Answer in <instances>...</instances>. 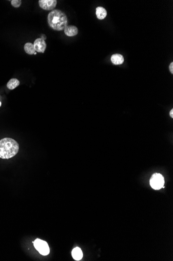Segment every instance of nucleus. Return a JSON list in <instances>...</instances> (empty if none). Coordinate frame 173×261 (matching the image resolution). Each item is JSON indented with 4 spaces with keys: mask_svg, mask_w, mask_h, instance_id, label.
Listing matches in <instances>:
<instances>
[{
    "mask_svg": "<svg viewBox=\"0 0 173 261\" xmlns=\"http://www.w3.org/2000/svg\"><path fill=\"white\" fill-rule=\"evenodd\" d=\"M19 144L14 139L5 138L0 140V158L9 159L15 157L19 151Z\"/></svg>",
    "mask_w": 173,
    "mask_h": 261,
    "instance_id": "1",
    "label": "nucleus"
},
{
    "mask_svg": "<svg viewBox=\"0 0 173 261\" xmlns=\"http://www.w3.org/2000/svg\"><path fill=\"white\" fill-rule=\"evenodd\" d=\"M48 23L52 29L61 31L67 26V16L62 11L54 10L48 14Z\"/></svg>",
    "mask_w": 173,
    "mask_h": 261,
    "instance_id": "2",
    "label": "nucleus"
},
{
    "mask_svg": "<svg viewBox=\"0 0 173 261\" xmlns=\"http://www.w3.org/2000/svg\"><path fill=\"white\" fill-rule=\"evenodd\" d=\"M164 178L163 176L160 174H154L150 179V185L153 189L159 190L162 188H164Z\"/></svg>",
    "mask_w": 173,
    "mask_h": 261,
    "instance_id": "3",
    "label": "nucleus"
},
{
    "mask_svg": "<svg viewBox=\"0 0 173 261\" xmlns=\"http://www.w3.org/2000/svg\"><path fill=\"white\" fill-rule=\"evenodd\" d=\"M33 243L35 248L43 256H47L49 254L50 249L49 245L46 241L39 239H36Z\"/></svg>",
    "mask_w": 173,
    "mask_h": 261,
    "instance_id": "4",
    "label": "nucleus"
},
{
    "mask_svg": "<svg viewBox=\"0 0 173 261\" xmlns=\"http://www.w3.org/2000/svg\"><path fill=\"white\" fill-rule=\"evenodd\" d=\"M39 5L43 10L50 11L54 10L57 5L56 0H39Z\"/></svg>",
    "mask_w": 173,
    "mask_h": 261,
    "instance_id": "5",
    "label": "nucleus"
},
{
    "mask_svg": "<svg viewBox=\"0 0 173 261\" xmlns=\"http://www.w3.org/2000/svg\"><path fill=\"white\" fill-rule=\"evenodd\" d=\"M34 47L36 52L39 53H44L46 49L47 45L44 40L38 38L35 40L34 42Z\"/></svg>",
    "mask_w": 173,
    "mask_h": 261,
    "instance_id": "6",
    "label": "nucleus"
},
{
    "mask_svg": "<svg viewBox=\"0 0 173 261\" xmlns=\"http://www.w3.org/2000/svg\"><path fill=\"white\" fill-rule=\"evenodd\" d=\"M64 33L67 36L73 37L78 34V29L75 26H67L65 28Z\"/></svg>",
    "mask_w": 173,
    "mask_h": 261,
    "instance_id": "7",
    "label": "nucleus"
},
{
    "mask_svg": "<svg viewBox=\"0 0 173 261\" xmlns=\"http://www.w3.org/2000/svg\"><path fill=\"white\" fill-rule=\"evenodd\" d=\"M124 58L120 54H115L111 56V62L114 65H121L124 62Z\"/></svg>",
    "mask_w": 173,
    "mask_h": 261,
    "instance_id": "8",
    "label": "nucleus"
},
{
    "mask_svg": "<svg viewBox=\"0 0 173 261\" xmlns=\"http://www.w3.org/2000/svg\"><path fill=\"white\" fill-rule=\"evenodd\" d=\"M96 15L100 20L104 19L107 16L106 9L102 6H98L96 8Z\"/></svg>",
    "mask_w": 173,
    "mask_h": 261,
    "instance_id": "9",
    "label": "nucleus"
},
{
    "mask_svg": "<svg viewBox=\"0 0 173 261\" xmlns=\"http://www.w3.org/2000/svg\"><path fill=\"white\" fill-rule=\"evenodd\" d=\"M73 258L76 261H79L83 258V253L81 250L78 247L75 248L72 252Z\"/></svg>",
    "mask_w": 173,
    "mask_h": 261,
    "instance_id": "10",
    "label": "nucleus"
},
{
    "mask_svg": "<svg viewBox=\"0 0 173 261\" xmlns=\"http://www.w3.org/2000/svg\"><path fill=\"white\" fill-rule=\"evenodd\" d=\"M20 82L18 79L16 78H12L8 82L7 84V87L10 90H13L19 85Z\"/></svg>",
    "mask_w": 173,
    "mask_h": 261,
    "instance_id": "11",
    "label": "nucleus"
},
{
    "mask_svg": "<svg viewBox=\"0 0 173 261\" xmlns=\"http://www.w3.org/2000/svg\"><path fill=\"white\" fill-rule=\"evenodd\" d=\"M24 51L27 54H30V55H32L34 54V53L35 52V50L34 47V45L32 43H26L24 45Z\"/></svg>",
    "mask_w": 173,
    "mask_h": 261,
    "instance_id": "12",
    "label": "nucleus"
},
{
    "mask_svg": "<svg viewBox=\"0 0 173 261\" xmlns=\"http://www.w3.org/2000/svg\"><path fill=\"white\" fill-rule=\"evenodd\" d=\"M11 4L12 6L15 8H19L21 4V1L20 0H13L11 1Z\"/></svg>",
    "mask_w": 173,
    "mask_h": 261,
    "instance_id": "13",
    "label": "nucleus"
},
{
    "mask_svg": "<svg viewBox=\"0 0 173 261\" xmlns=\"http://www.w3.org/2000/svg\"><path fill=\"white\" fill-rule=\"evenodd\" d=\"M169 69H170V71H171V73H173V62H172L171 64L170 65Z\"/></svg>",
    "mask_w": 173,
    "mask_h": 261,
    "instance_id": "14",
    "label": "nucleus"
},
{
    "mask_svg": "<svg viewBox=\"0 0 173 261\" xmlns=\"http://www.w3.org/2000/svg\"><path fill=\"white\" fill-rule=\"evenodd\" d=\"M41 39L44 40L46 39V35H45V34H41Z\"/></svg>",
    "mask_w": 173,
    "mask_h": 261,
    "instance_id": "15",
    "label": "nucleus"
},
{
    "mask_svg": "<svg viewBox=\"0 0 173 261\" xmlns=\"http://www.w3.org/2000/svg\"><path fill=\"white\" fill-rule=\"evenodd\" d=\"M170 115L171 116V117L173 118V109L171 110L170 113Z\"/></svg>",
    "mask_w": 173,
    "mask_h": 261,
    "instance_id": "16",
    "label": "nucleus"
},
{
    "mask_svg": "<svg viewBox=\"0 0 173 261\" xmlns=\"http://www.w3.org/2000/svg\"><path fill=\"white\" fill-rule=\"evenodd\" d=\"M1 102H0V107H1Z\"/></svg>",
    "mask_w": 173,
    "mask_h": 261,
    "instance_id": "17",
    "label": "nucleus"
},
{
    "mask_svg": "<svg viewBox=\"0 0 173 261\" xmlns=\"http://www.w3.org/2000/svg\"><path fill=\"white\" fill-rule=\"evenodd\" d=\"M36 53H36V52H35V53H34V54H35V55H36Z\"/></svg>",
    "mask_w": 173,
    "mask_h": 261,
    "instance_id": "18",
    "label": "nucleus"
}]
</instances>
